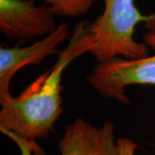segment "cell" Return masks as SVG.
I'll list each match as a JSON object with an SVG mask.
<instances>
[{
  "mask_svg": "<svg viewBox=\"0 0 155 155\" xmlns=\"http://www.w3.org/2000/svg\"><path fill=\"white\" fill-rule=\"evenodd\" d=\"M90 23L88 21L76 23L66 48L61 50L54 66L18 96H12L1 104L0 127L29 140L48 137L63 112V72L72 61L93 48Z\"/></svg>",
  "mask_w": 155,
  "mask_h": 155,
  "instance_id": "1",
  "label": "cell"
},
{
  "mask_svg": "<svg viewBox=\"0 0 155 155\" xmlns=\"http://www.w3.org/2000/svg\"><path fill=\"white\" fill-rule=\"evenodd\" d=\"M103 13L90 23L94 45L90 54L97 63L115 58L141 59L149 54V48L134 39L140 22L146 28L155 27V13L145 16L135 5V0H103Z\"/></svg>",
  "mask_w": 155,
  "mask_h": 155,
  "instance_id": "2",
  "label": "cell"
},
{
  "mask_svg": "<svg viewBox=\"0 0 155 155\" xmlns=\"http://www.w3.org/2000/svg\"><path fill=\"white\" fill-rule=\"evenodd\" d=\"M144 43L154 51L152 55L137 60L115 58L97 63L86 75V82L105 98L129 104L125 89L130 85L155 86V27L143 35Z\"/></svg>",
  "mask_w": 155,
  "mask_h": 155,
  "instance_id": "3",
  "label": "cell"
},
{
  "mask_svg": "<svg viewBox=\"0 0 155 155\" xmlns=\"http://www.w3.org/2000/svg\"><path fill=\"white\" fill-rule=\"evenodd\" d=\"M54 14L34 0H0V31L7 40L25 41L43 38L56 26Z\"/></svg>",
  "mask_w": 155,
  "mask_h": 155,
  "instance_id": "4",
  "label": "cell"
},
{
  "mask_svg": "<svg viewBox=\"0 0 155 155\" xmlns=\"http://www.w3.org/2000/svg\"><path fill=\"white\" fill-rule=\"evenodd\" d=\"M68 23L60 24L48 35L26 47H3L0 48V104L11 98V80L22 67L41 64L47 57L59 54L60 45L70 37Z\"/></svg>",
  "mask_w": 155,
  "mask_h": 155,
  "instance_id": "5",
  "label": "cell"
},
{
  "mask_svg": "<svg viewBox=\"0 0 155 155\" xmlns=\"http://www.w3.org/2000/svg\"><path fill=\"white\" fill-rule=\"evenodd\" d=\"M58 147L61 155H119L116 125L112 122L96 127L77 118L65 127Z\"/></svg>",
  "mask_w": 155,
  "mask_h": 155,
  "instance_id": "6",
  "label": "cell"
},
{
  "mask_svg": "<svg viewBox=\"0 0 155 155\" xmlns=\"http://www.w3.org/2000/svg\"><path fill=\"white\" fill-rule=\"evenodd\" d=\"M60 17H78L87 14L96 0H41Z\"/></svg>",
  "mask_w": 155,
  "mask_h": 155,
  "instance_id": "7",
  "label": "cell"
},
{
  "mask_svg": "<svg viewBox=\"0 0 155 155\" xmlns=\"http://www.w3.org/2000/svg\"><path fill=\"white\" fill-rule=\"evenodd\" d=\"M0 131L17 145V147L20 150L21 155H46L43 149L37 144L36 140H29L11 130L3 127H0Z\"/></svg>",
  "mask_w": 155,
  "mask_h": 155,
  "instance_id": "8",
  "label": "cell"
},
{
  "mask_svg": "<svg viewBox=\"0 0 155 155\" xmlns=\"http://www.w3.org/2000/svg\"><path fill=\"white\" fill-rule=\"evenodd\" d=\"M117 147L119 155H135L138 144L127 137L117 138Z\"/></svg>",
  "mask_w": 155,
  "mask_h": 155,
  "instance_id": "9",
  "label": "cell"
}]
</instances>
